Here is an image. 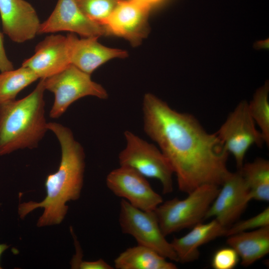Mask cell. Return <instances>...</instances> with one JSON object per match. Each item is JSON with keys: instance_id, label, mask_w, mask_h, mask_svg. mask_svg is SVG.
Wrapping results in <instances>:
<instances>
[{"instance_id": "obj_13", "label": "cell", "mask_w": 269, "mask_h": 269, "mask_svg": "<svg viewBox=\"0 0 269 269\" xmlns=\"http://www.w3.org/2000/svg\"><path fill=\"white\" fill-rule=\"evenodd\" d=\"M71 64L67 36L51 34L37 44L34 54L22 66L33 71L39 79H44L63 70Z\"/></svg>"}, {"instance_id": "obj_10", "label": "cell", "mask_w": 269, "mask_h": 269, "mask_svg": "<svg viewBox=\"0 0 269 269\" xmlns=\"http://www.w3.org/2000/svg\"><path fill=\"white\" fill-rule=\"evenodd\" d=\"M221 186L205 219L214 218L227 229L237 221L252 199L239 170L230 171Z\"/></svg>"}, {"instance_id": "obj_3", "label": "cell", "mask_w": 269, "mask_h": 269, "mask_svg": "<svg viewBox=\"0 0 269 269\" xmlns=\"http://www.w3.org/2000/svg\"><path fill=\"white\" fill-rule=\"evenodd\" d=\"M44 79L27 96L0 104V156L37 147L48 131Z\"/></svg>"}, {"instance_id": "obj_20", "label": "cell", "mask_w": 269, "mask_h": 269, "mask_svg": "<svg viewBox=\"0 0 269 269\" xmlns=\"http://www.w3.org/2000/svg\"><path fill=\"white\" fill-rule=\"evenodd\" d=\"M37 75L28 67L22 66L0 73V104L15 99L24 88L38 79Z\"/></svg>"}, {"instance_id": "obj_19", "label": "cell", "mask_w": 269, "mask_h": 269, "mask_svg": "<svg viewBox=\"0 0 269 269\" xmlns=\"http://www.w3.org/2000/svg\"><path fill=\"white\" fill-rule=\"evenodd\" d=\"M238 170V169H237ZM249 189L252 199L269 201V161L257 158L253 161L244 163L239 169Z\"/></svg>"}, {"instance_id": "obj_14", "label": "cell", "mask_w": 269, "mask_h": 269, "mask_svg": "<svg viewBox=\"0 0 269 269\" xmlns=\"http://www.w3.org/2000/svg\"><path fill=\"white\" fill-rule=\"evenodd\" d=\"M0 17L3 32L14 42L23 43L38 34L39 18L25 0H0Z\"/></svg>"}, {"instance_id": "obj_8", "label": "cell", "mask_w": 269, "mask_h": 269, "mask_svg": "<svg viewBox=\"0 0 269 269\" xmlns=\"http://www.w3.org/2000/svg\"><path fill=\"white\" fill-rule=\"evenodd\" d=\"M215 134L229 153L234 156L238 170L244 164L246 154L252 145L261 147L265 144L246 101H241L236 106Z\"/></svg>"}, {"instance_id": "obj_27", "label": "cell", "mask_w": 269, "mask_h": 269, "mask_svg": "<svg viewBox=\"0 0 269 269\" xmlns=\"http://www.w3.org/2000/svg\"><path fill=\"white\" fill-rule=\"evenodd\" d=\"M255 46L258 48H267L269 47V40L259 41L256 43Z\"/></svg>"}, {"instance_id": "obj_17", "label": "cell", "mask_w": 269, "mask_h": 269, "mask_svg": "<svg viewBox=\"0 0 269 269\" xmlns=\"http://www.w3.org/2000/svg\"><path fill=\"white\" fill-rule=\"evenodd\" d=\"M227 243L236 251L242 266H251L269 252V226L228 236Z\"/></svg>"}, {"instance_id": "obj_5", "label": "cell", "mask_w": 269, "mask_h": 269, "mask_svg": "<svg viewBox=\"0 0 269 269\" xmlns=\"http://www.w3.org/2000/svg\"><path fill=\"white\" fill-rule=\"evenodd\" d=\"M124 136L126 146L119 154L120 165L131 167L146 178L159 180L164 194L172 192L174 172L159 148L130 131H126Z\"/></svg>"}, {"instance_id": "obj_21", "label": "cell", "mask_w": 269, "mask_h": 269, "mask_svg": "<svg viewBox=\"0 0 269 269\" xmlns=\"http://www.w3.org/2000/svg\"><path fill=\"white\" fill-rule=\"evenodd\" d=\"M269 85L266 82L260 87L248 103L250 113L256 125L260 128L265 144H269Z\"/></svg>"}, {"instance_id": "obj_16", "label": "cell", "mask_w": 269, "mask_h": 269, "mask_svg": "<svg viewBox=\"0 0 269 269\" xmlns=\"http://www.w3.org/2000/svg\"><path fill=\"white\" fill-rule=\"evenodd\" d=\"M227 228L214 219L207 223H198L184 236L174 238L170 242L177 262L188 263L198 259L199 249L217 238L225 236Z\"/></svg>"}, {"instance_id": "obj_22", "label": "cell", "mask_w": 269, "mask_h": 269, "mask_svg": "<svg viewBox=\"0 0 269 269\" xmlns=\"http://www.w3.org/2000/svg\"><path fill=\"white\" fill-rule=\"evenodd\" d=\"M121 0H75L83 13L90 19L104 26Z\"/></svg>"}, {"instance_id": "obj_28", "label": "cell", "mask_w": 269, "mask_h": 269, "mask_svg": "<svg viewBox=\"0 0 269 269\" xmlns=\"http://www.w3.org/2000/svg\"><path fill=\"white\" fill-rule=\"evenodd\" d=\"M9 248V246L7 245L6 244H0V257L2 253L8 248ZM2 268L1 267L0 263V269H2Z\"/></svg>"}, {"instance_id": "obj_29", "label": "cell", "mask_w": 269, "mask_h": 269, "mask_svg": "<svg viewBox=\"0 0 269 269\" xmlns=\"http://www.w3.org/2000/svg\"><path fill=\"white\" fill-rule=\"evenodd\" d=\"M142 0L145 1L146 2L150 4L151 6H152L158 3L161 0Z\"/></svg>"}, {"instance_id": "obj_24", "label": "cell", "mask_w": 269, "mask_h": 269, "mask_svg": "<svg viewBox=\"0 0 269 269\" xmlns=\"http://www.w3.org/2000/svg\"><path fill=\"white\" fill-rule=\"evenodd\" d=\"M239 261L236 251L229 246L220 249L215 253L211 266L215 269H232L236 267Z\"/></svg>"}, {"instance_id": "obj_9", "label": "cell", "mask_w": 269, "mask_h": 269, "mask_svg": "<svg viewBox=\"0 0 269 269\" xmlns=\"http://www.w3.org/2000/svg\"><path fill=\"white\" fill-rule=\"evenodd\" d=\"M106 182L114 195L139 209L154 211L163 202L162 197L152 189L146 177L131 167L120 166L112 170Z\"/></svg>"}, {"instance_id": "obj_6", "label": "cell", "mask_w": 269, "mask_h": 269, "mask_svg": "<svg viewBox=\"0 0 269 269\" xmlns=\"http://www.w3.org/2000/svg\"><path fill=\"white\" fill-rule=\"evenodd\" d=\"M45 90L54 95L49 112L52 119L61 117L75 101L91 96L107 99L108 94L100 84L93 81L91 75L70 64L61 72L44 79Z\"/></svg>"}, {"instance_id": "obj_25", "label": "cell", "mask_w": 269, "mask_h": 269, "mask_svg": "<svg viewBox=\"0 0 269 269\" xmlns=\"http://www.w3.org/2000/svg\"><path fill=\"white\" fill-rule=\"evenodd\" d=\"M72 269H113L114 268L110 265L103 259H100L94 261H85L82 260L77 263Z\"/></svg>"}, {"instance_id": "obj_7", "label": "cell", "mask_w": 269, "mask_h": 269, "mask_svg": "<svg viewBox=\"0 0 269 269\" xmlns=\"http://www.w3.org/2000/svg\"><path fill=\"white\" fill-rule=\"evenodd\" d=\"M119 221L122 232L133 237L137 245L149 248L167 259L177 262L171 243L163 235L154 211L139 209L122 199Z\"/></svg>"}, {"instance_id": "obj_11", "label": "cell", "mask_w": 269, "mask_h": 269, "mask_svg": "<svg viewBox=\"0 0 269 269\" xmlns=\"http://www.w3.org/2000/svg\"><path fill=\"white\" fill-rule=\"evenodd\" d=\"M152 6L142 0H121L104 25L107 34L139 45L148 33L147 19Z\"/></svg>"}, {"instance_id": "obj_4", "label": "cell", "mask_w": 269, "mask_h": 269, "mask_svg": "<svg viewBox=\"0 0 269 269\" xmlns=\"http://www.w3.org/2000/svg\"><path fill=\"white\" fill-rule=\"evenodd\" d=\"M219 190V186L204 184L185 199L174 198L162 202L154 211L163 235L166 237L202 222Z\"/></svg>"}, {"instance_id": "obj_23", "label": "cell", "mask_w": 269, "mask_h": 269, "mask_svg": "<svg viewBox=\"0 0 269 269\" xmlns=\"http://www.w3.org/2000/svg\"><path fill=\"white\" fill-rule=\"evenodd\" d=\"M267 226H269V207L252 217L234 223L227 229L225 236L228 237Z\"/></svg>"}, {"instance_id": "obj_26", "label": "cell", "mask_w": 269, "mask_h": 269, "mask_svg": "<svg viewBox=\"0 0 269 269\" xmlns=\"http://www.w3.org/2000/svg\"><path fill=\"white\" fill-rule=\"evenodd\" d=\"M14 69L12 62L8 59L3 45V36L0 31V72H4Z\"/></svg>"}, {"instance_id": "obj_18", "label": "cell", "mask_w": 269, "mask_h": 269, "mask_svg": "<svg viewBox=\"0 0 269 269\" xmlns=\"http://www.w3.org/2000/svg\"><path fill=\"white\" fill-rule=\"evenodd\" d=\"M117 269H176L174 264L154 250L137 245L122 252L114 260Z\"/></svg>"}, {"instance_id": "obj_12", "label": "cell", "mask_w": 269, "mask_h": 269, "mask_svg": "<svg viewBox=\"0 0 269 269\" xmlns=\"http://www.w3.org/2000/svg\"><path fill=\"white\" fill-rule=\"evenodd\" d=\"M70 31L85 37L107 34L105 27L87 17L75 0H58L49 17L41 23L39 34Z\"/></svg>"}, {"instance_id": "obj_2", "label": "cell", "mask_w": 269, "mask_h": 269, "mask_svg": "<svg viewBox=\"0 0 269 269\" xmlns=\"http://www.w3.org/2000/svg\"><path fill=\"white\" fill-rule=\"evenodd\" d=\"M47 128L55 135L60 145L59 167L55 172L46 177V195L42 201L23 202L18 207L21 219L37 208H43L37 221L38 227L57 225L62 222L68 209L66 203L78 200L80 196L85 167L84 149L75 139L71 130L56 122L48 123Z\"/></svg>"}, {"instance_id": "obj_15", "label": "cell", "mask_w": 269, "mask_h": 269, "mask_svg": "<svg viewBox=\"0 0 269 269\" xmlns=\"http://www.w3.org/2000/svg\"><path fill=\"white\" fill-rule=\"evenodd\" d=\"M67 36L70 44L71 64L90 75L108 60L124 58L128 55L125 50L102 45L98 41V37L79 39L73 33Z\"/></svg>"}, {"instance_id": "obj_1", "label": "cell", "mask_w": 269, "mask_h": 269, "mask_svg": "<svg viewBox=\"0 0 269 269\" xmlns=\"http://www.w3.org/2000/svg\"><path fill=\"white\" fill-rule=\"evenodd\" d=\"M143 129L157 144L187 194L204 184L221 186L230 172L229 152L192 115L180 113L151 93L142 101Z\"/></svg>"}]
</instances>
